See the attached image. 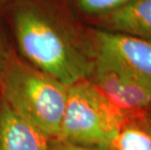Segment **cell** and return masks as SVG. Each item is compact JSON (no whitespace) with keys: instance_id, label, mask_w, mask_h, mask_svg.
<instances>
[{"instance_id":"cell-4","label":"cell","mask_w":151,"mask_h":150,"mask_svg":"<svg viewBox=\"0 0 151 150\" xmlns=\"http://www.w3.org/2000/svg\"><path fill=\"white\" fill-rule=\"evenodd\" d=\"M89 80L124 122L145 117L151 104V87L144 82L97 58Z\"/></svg>"},{"instance_id":"cell-7","label":"cell","mask_w":151,"mask_h":150,"mask_svg":"<svg viewBox=\"0 0 151 150\" xmlns=\"http://www.w3.org/2000/svg\"><path fill=\"white\" fill-rule=\"evenodd\" d=\"M102 29L151 42V0H132L118 10L99 17Z\"/></svg>"},{"instance_id":"cell-11","label":"cell","mask_w":151,"mask_h":150,"mask_svg":"<svg viewBox=\"0 0 151 150\" xmlns=\"http://www.w3.org/2000/svg\"><path fill=\"white\" fill-rule=\"evenodd\" d=\"M9 59H10V57L8 56V53H7V51H6V48L2 42L1 38H0V81H1L3 73H4L6 66H7Z\"/></svg>"},{"instance_id":"cell-9","label":"cell","mask_w":151,"mask_h":150,"mask_svg":"<svg viewBox=\"0 0 151 150\" xmlns=\"http://www.w3.org/2000/svg\"><path fill=\"white\" fill-rule=\"evenodd\" d=\"M132 0H76L77 6L83 13L92 16H101L116 11Z\"/></svg>"},{"instance_id":"cell-10","label":"cell","mask_w":151,"mask_h":150,"mask_svg":"<svg viewBox=\"0 0 151 150\" xmlns=\"http://www.w3.org/2000/svg\"><path fill=\"white\" fill-rule=\"evenodd\" d=\"M50 150H101L98 148L85 147V146L69 144V143L63 142L58 139H51L50 142Z\"/></svg>"},{"instance_id":"cell-6","label":"cell","mask_w":151,"mask_h":150,"mask_svg":"<svg viewBox=\"0 0 151 150\" xmlns=\"http://www.w3.org/2000/svg\"><path fill=\"white\" fill-rule=\"evenodd\" d=\"M51 139L0 98V150H50Z\"/></svg>"},{"instance_id":"cell-1","label":"cell","mask_w":151,"mask_h":150,"mask_svg":"<svg viewBox=\"0 0 151 150\" xmlns=\"http://www.w3.org/2000/svg\"><path fill=\"white\" fill-rule=\"evenodd\" d=\"M13 24L19 49L33 67L66 86L90 79L94 69L91 47L44 8L31 3L19 6Z\"/></svg>"},{"instance_id":"cell-3","label":"cell","mask_w":151,"mask_h":150,"mask_svg":"<svg viewBox=\"0 0 151 150\" xmlns=\"http://www.w3.org/2000/svg\"><path fill=\"white\" fill-rule=\"evenodd\" d=\"M124 123L95 85L88 80L68 86L59 136L69 144L107 150Z\"/></svg>"},{"instance_id":"cell-12","label":"cell","mask_w":151,"mask_h":150,"mask_svg":"<svg viewBox=\"0 0 151 150\" xmlns=\"http://www.w3.org/2000/svg\"><path fill=\"white\" fill-rule=\"evenodd\" d=\"M145 118H146V120L148 121V123L151 125V104H150V106H149V108H148V110H147V112H146Z\"/></svg>"},{"instance_id":"cell-5","label":"cell","mask_w":151,"mask_h":150,"mask_svg":"<svg viewBox=\"0 0 151 150\" xmlns=\"http://www.w3.org/2000/svg\"><path fill=\"white\" fill-rule=\"evenodd\" d=\"M88 42L93 58L104 60L151 87V42L102 28L90 31Z\"/></svg>"},{"instance_id":"cell-13","label":"cell","mask_w":151,"mask_h":150,"mask_svg":"<svg viewBox=\"0 0 151 150\" xmlns=\"http://www.w3.org/2000/svg\"><path fill=\"white\" fill-rule=\"evenodd\" d=\"M9 1H10V0H0V7L3 5H5V4H7Z\"/></svg>"},{"instance_id":"cell-8","label":"cell","mask_w":151,"mask_h":150,"mask_svg":"<svg viewBox=\"0 0 151 150\" xmlns=\"http://www.w3.org/2000/svg\"><path fill=\"white\" fill-rule=\"evenodd\" d=\"M107 150H151V125L146 118L125 121Z\"/></svg>"},{"instance_id":"cell-2","label":"cell","mask_w":151,"mask_h":150,"mask_svg":"<svg viewBox=\"0 0 151 150\" xmlns=\"http://www.w3.org/2000/svg\"><path fill=\"white\" fill-rule=\"evenodd\" d=\"M68 86L17 59H9L0 81L1 98L50 139L59 136Z\"/></svg>"}]
</instances>
